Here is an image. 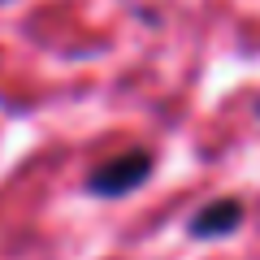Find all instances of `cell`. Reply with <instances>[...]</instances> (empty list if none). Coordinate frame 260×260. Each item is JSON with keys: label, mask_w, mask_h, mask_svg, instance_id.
<instances>
[{"label": "cell", "mask_w": 260, "mask_h": 260, "mask_svg": "<svg viewBox=\"0 0 260 260\" xmlns=\"http://www.w3.org/2000/svg\"><path fill=\"white\" fill-rule=\"evenodd\" d=\"M152 152L148 148H130L121 152V156L104 160V165L91 169V178H87V191L100 195V200H113V195H130L135 186H143V178L152 174Z\"/></svg>", "instance_id": "6da1fadb"}, {"label": "cell", "mask_w": 260, "mask_h": 260, "mask_svg": "<svg viewBox=\"0 0 260 260\" xmlns=\"http://www.w3.org/2000/svg\"><path fill=\"white\" fill-rule=\"evenodd\" d=\"M243 225V204L239 200H213L191 217V234L195 239H225Z\"/></svg>", "instance_id": "7a4b0ae2"}, {"label": "cell", "mask_w": 260, "mask_h": 260, "mask_svg": "<svg viewBox=\"0 0 260 260\" xmlns=\"http://www.w3.org/2000/svg\"><path fill=\"white\" fill-rule=\"evenodd\" d=\"M256 113H260V100H256Z\"/></svg>", "instance_id": "3957f363"}]
</instances>
